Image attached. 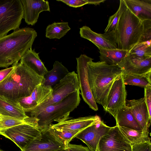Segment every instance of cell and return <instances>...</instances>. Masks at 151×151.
Here are the masks:
<instances>
[{
  "instance_id": "1",
  "label": "cell",
  "mask_w": 151,
  "mask_h": 151,
  "mask_svg": "<svg viewBox=\"0 0 151 151\" xmlns=\"http://www.w3.org/2000/svg\"><path fill=\"white\" fill-rule=\"evenodd\" d=\"M37 36L34 29L24 27L0 37V67L7 68L18 63L32 48Z\"/></svg>"
},
{
  "instance_id": "2",
  "label": "cell",
  "mask_w": 151,
  "mask_h": 151,
  "mask_svg": "<svg viewBox=\"0 0 151 151\" xmlns=\"http://www.w3.org/2000/svg\"><path fill=\"white\" fill-rule=\"evenodd\" d=\"M93 60L88 64L89 85L95 101L104 109L110 89L122 72L118 65H109L104 62H93Z\"/></svg>"
},
{
  "instance_id": "3",
  "label": "cell",
  "mask_w": 151,
  "mask_h": 151,
  "mask_svg": "<svg viewBox=\"0 0 151 151\" xmlns=\"http://www.w3.org/2000/svg\"><path fill=\"white\" fill-rule=\"evenodd\" d=\"M143 29L142 21L126 6L114 31L118 48L129 51L139 43Z\"/></svg>"
},
{
  "instance_id": "4",
  "label": "cell",
  "mask_w": 151,
  "mask_h": 151,
  "mask_svg": "<svg viewBox=\"0 0 151 151\" xmlns=\"http://www.w3.org/2000/svg\"><path fill=\"white\" fill-rule=\"evenodd\" d=\"M80 90H77L61 101L46 107L36 117L38 127L42 131L47 128L54 121L58 123L70 119V113L80 104Z\"/></svg>"
},
{
  "instance_id": "5",
  "label": "cell",
  "mask_w": 151,
  "mask_h": 151,
  "mask_svg": "<svg viewBox=\"0 0 151 151\" xmlns=\"http://www.w3.org/2000/svg\"><path fill=\"white\" fill-rule=\"evenodd\" d=\"M51 96L38 106L33 109H24L29 117H36L47 106L56 104L70 93L79 90L77 75L75 71L70 72L52 88Z\"/></svg>"
},
{
  "instance_id": "6",
  "label": "cell",
  "mask_w": 151,
  "mask_h": 151,
  "mask_svg": "<svg viewBox=\"0 0 151 151\" xmlns=\"http://www.w3.org/2000/svg\"><path fill=\"white\" fill-rule=\"evenodd\" d=\"M13 65L14 68L8 76L15 86L19 99L30 96L35 87L42 83L43 76H40L20 63Z\"/></svg>"
},
{
  "instance_id": "7",
  "label": "cell",
  "mask_w": 151,
  "mask_h": 151,
  "mask_svg": "<svg viewBox=\"0 0 151 151\" xmlns=\"http://www.w3.org/2000/svg\"><path fill=\"white\" fill-rule=\"evenodd\" d=\"M23 15L21 0H0V37L19 29Z\"/></svg>"
},
{
  "instance_id": "8",
  "label": "cell",
  "mask_w": 151,
  "mask_h": 151,
  "mask_svg": "<svg viewBox=\"0 0 151 151\" xmlns=\"http://www.w3.org/2000/svg\"><path fill=\"white\" fill-rule=\"evenodd\" d=\"M0 134L13 141L21 150L40 137L41 131L37 125L25 123L0 130Z\"/></svg>"
},
{
  "instance_id": "9",
  "label": "cell",
  "mask_w": 151,
  "mask_h": 151,
  "mask_svg": "<svg viewBox=\"0 0 151 151\" xmlns=\"http://www.w3.org/2000/svg\"><path fill=\"white\" fill-rule=\"evenodd\" d=\"M77 72L80 94L84 101L89 107L95 111L98 110L96 103L91 93L88 81L87 67L88 62L93 59L85 54L76 58Z\"/></svg>"
},
{
  "instance_id": "10",
  "label": "cell",
  "mask_w": 151,
  "mask_h": 151,
  "mask_svg": "<svg viewBox=\"0 0 151 151\" xmlns=\"http://www.w3.org/2000/svg\"><path fill=\"white\" fill-rule=\"evenodd\" d=\"M131 149L130 142L116 125L101 138L98 145L99 151H126Z\"/></svg>"
},
{
  "instance_id": "11",
  "label": "cell",
  "mask_w": 151,
  "mask_h": 151,
  "mask_svg": "<svg viewBox=\"0 0 151 151\" xmlns=\"http://www.w3.org/2000/svg\"><path fill=\"white\" fill-rule=\"evenodd\" d=\"M122 75L113 83L108 93L104 109L114 118L119 109L126 106L127 92Z\"/></svg>"
},
{
  "instance_id": "12",
  "label": "cell",
  "mask_w": 151,
  "mask_h": 151,
  "mask_svg": "<svg viewBox=\"0 0 151 151\" xmlns=\"http://www.w3.org/2000/svg\"><path fill=\"white\" fill-rule=\"evenodd\" d=\"M111 128L100 119L78 133L75 138L84 143L91 151H97L101 138Z\"/></svg>"
},
{
  "instance_id": "13",
  "label": "cell",
  "mask_w": 151,
  "mask_h": 151,
  "mask_svg": "<svg viewBox=\"0 0 151 151\" xmlns=\"http://www.w3.org/2000/svg\"><path fill=\"white\" fill-rule=\"evenodd\" d=\"M66 146L58 140L47 128L39 137L33 140L21 151H59Z\"/></svg>"
},
{
  "instance_id": "14",
  "label": "cell",
  "mask_w": 151,
  "mask_h": 151,
  "mask_svg": "<svg viewBox=\"0 0 151 151\" xmlns=\"http://www.w3.org/2000/svg\"><path fill=\"white\" fill-rule=\"evenodd\" d=\"M114 31L99 34L84 26L80 28L79 33L81 37L90 41L98 47L114 49L118 48Z\"/></svg>"
},
{
  "instance_id": "15",
  "label": "cell",
  "mask_w": 151,
  "mask_h": 151,
  "mask_svg": "<svg viewBox=\"0 0 151 151\" xmlns=\"http://www.w3.org/2000/svg\"><path fill=\"white\" fill-rule=\"evenodd\" d=\"M117 65L122 75H142L151 72V57L145 60L127 55Z\"/></svg>"
},
{
  "instance_id": "16",
  "label": "cell",
  "mask_w": 151,
  "mask_h": 151,
  "mask_svg": "<svg viewBox=\"0 0 151 151\" xmlns=\"http://www.w3.org/2000/svg\"><path fill=\"white\" fill-rule=\"evenodd\" d=\"M126 106L133 115L142 130H149L151 118L149 116L144 97L138 99H126Z\"/></svg>"
},
{
  "instance_id": "17",
  "label": "cell",
  "mask_w": 151,
  "mask_h": 151,
  "mask_svg": "<svg viewBox=\"0 0 151 151\" xmlns=\"http://www.w3.org/2000/svg\"><path fill=\"white\" fill-rule=\"evenodd\" d=\"M52 90L51 86L40 83L35 87L30 96L18 99L17 103L23 109H33L49 98Z\"/></svg>"
},
{
  "instance_id": "18",
  "label": "cell",
  "mask_w": 151,
  "mask_h": 151,
  "mask_svg": "<svg viewBox=\"0 0 151 151\" xmlns=\"http://www.w3.org/2000/svg\"><path fill=\"white\" fill-rule=\"evenodd\" d=\"M23 9V18L28 25H33L37 22L40 14L50 12L49 2L44 0H21Z\"/></svg>"
},
{
  "instance_id": "19",
  "label": "cell",
  "mask_w": 151,
  "mask_h": 151,
  "mask_svg": "<svg viewBox=\"0 0 151 151\" xmlns=\"http://www.w3.org/2000/svg\"><path fill=\"white\" fill-rule=\"evenodd\" d=\"M100 119V117L97 115L89 116L69 119L56 124H52L50 126L64 130L80 132Z\"/></svg>"
},
{
  "instance_id": "20",
  "label": "cell",
  "mask_w": 151,
  "mask_h": 151,
  "mask_svg": "<svg viewBox=\"0 0 151 151\" xmlns=\"http://www.w3.org/2000/svg\"><path fill=\"white\" fill-rule=\"evenodd\" d=\"M39 53L31 48L21 58L20 63L40 76H43L48 70L40 59Z\"/></svg>"
},
{
  "instance_id": "21",
  "label": "cell",
  "mask_w": 151,
  "mask_h": 151,
  "mask_svg": "<svg viewBox=\"0 0 151 151\" xmlns=\"http://www.w3.org/2000/svg\"><path fill=\"white\" fill-rule=\"evenodd\" d=\"M127 7L142 21L151 20V0H124Z\"/></svg>"
},
{
  "instance_id": "22",
  "label": "cell",
  "mask_w": 151,
  "mask_h": 151,
  "mask_svg": "<svg viewBox=\"0 0 151 151\" xmlns=\"http://www.w3.org/2000/svg\"><path fill=\"white\" fill-rule=\"evenodd\" d=\"M0 114L23 121L28 116L18 103L1 96Z\"/></svg>"
},
{
  "instance_id": "23",
  "label": "cell",
  "mask_w": 151,
  "mask_h": 151,
  "mask_svg": "<svg viewBox=\"0 0 151 151\" xmlns=\"http://www.w3.org/2000/svg\"><path fill=\"white\" fill-rule=\"evenodd\" d=\"M69 73L67 68L61 63L55 61L52 69L48 71L43 76L44 80L42 83L53 88Z\"/></svg>"
},
{
  "instance_id": "24",
  "label": "cell",
  "mask_w": 151,
  "mask_h": 151,
  "mask_svg": "<svg viewBox=\"0 0 151 151\" xmlns=\"http://www.w3.org/2000/svg\"><path fill=\"white\" fill-rule=\"evenodd\" d=\"M100 55L101 62H104L107 64L117 65L128 54V51L118 48L114 49H106L98 47Z\"/></svg>"
},
{
  "instance_id": "25",
  "label": "cell",
  "mask_w": 151,
  "mask_h": 151,
  "mask_svg": "<svg viewBox=\"0 0 151 151\" xmlns=\"http://www.w3.org/2000/svg\"><path fill=\"white\" fill-rule=\"evenodd\" d=\"M115 119L116 125L136 130H142L133 115L126 106L119 109Z\"/></svg>"
},
{
  "instance_id": "26",
  "label": "cell",
  "mask_w": 151,
  "mask_h": 151,
  "mask_svg": "<svg viewBox=\"0 0 151 151\" xmlns=\"http://www.w3.org/2000/svg\"><path fill=\"white\" fill-rule=\"evenodd\" d=\"M124 137L130 142L132 146L134 145L150 142L149 130H138L118 126Z\"/></svg>"
},
{
  "instance_id": "27",
  "label": "cell",
  "mask_w": 151,
  "mask_h": 151,
  "mask_svg": "<svg viewBox=\"0 0 151 151\" xmlns=\"http://www.w3.org/2000/svg\"><path fill=\"white\" fill-rule=\"evenodd\" d=\"M70 29L68 22H54L47 27L45 37L50 39H59L65 35Z\"/></svg>"
},
{
  "instance_id": "28",
  "label": "cell",
  "mask_w": 151,
  "mask_h": 151,
  "mask_svg": "<svg viewBox=\"0 0 151 151\" xmlns=\"http://www.w3.org/2000/svg\"><path fill=\"white\" fill-rule=\"evenodd\" d=\"M0 96L17 103V91L13 81L8 75L0 82Z\"/></svg>"
},
{
  "instance_id": "29",
  "label": "cell",
  "mask_w": 151,
  "mask_h": 151,
  "mask_svg": "<svg viewBox=\"0 0 151 151\" xmlns=\"http://www.w3.org/2000/svg\"><path fill=\"white\" fill-rule=\"evenodd\" d=\"M151 73L144 75H122L125 85H129L145 88L151 87Z\"/></svg>"
},
{
  "instance_id": "30",
  "label": "cell",
  "mask_w": 151,
  "mask_h": 151,
  "mask_svg": "<svg viewBox=\"0 0 151 151\" xmlns=\"http://www.w3.org/2000/svg\"><path fill=\"white\" fill-rule=\"evenodd\" d=\"M127 55L142 60L151 57V41L138 43L129 51Z\"/></svg>"
},
{
  "instance_id": "31",
  "label": "cell",
  "mask_w": 151,
  "mask_h": 151,
  "mask_svg": "<svg viewBox=\"0 0 151 151\" xmlns=\"http://www.w3.org/2000/svg\"><path fill=\"white\" fill-rule=\"evenodd\" d=\"M47 129L58 140L66 146L73 139L75 138L76 134L80 132L59 129L50 126Z\"/></svg>"
},
{
  "instance_id": "32",
  "label": "cell",
  "mask_w": 151,
  "mask_h": 151,
  "mask_svg": "<svg viewBox=\"0 0 151 151\" xmlns=\"http://www.w3.org/2000/svg\"><path fill=\"white\" fill-rule=\"evenodd\" d=\"M126 7L124 0H120L119 8L116 12L109 17L107 25L104 30V33L115 31L119 18Z\"/></svg>"
},
{
  "instance_id": "33",
  "label": "cell",
  "mask_w": 151,
  "mask_h": 151,
  "mask_svg": "<svg viewBox=\"0 0 151 151\" xmlns=\"http://www.w3.org/2000/svg\"><path fill=\"white\" fill-rule=\"evenodd\" d=\"M25 123L23 120L0 114V130Z\"/></svg>"
},
{
  "instance_id": "34",
  "label": "cell",
  "mask_w": 151,
  "mask_h": 151,
  "mask_svg": "<svg viewBox=\"0 0 151 151\" xmlns=\"http://www.w3.org/2000/svg\"><path fill=\"white\" fill-rule=\"evenodd\" d=\"M143 29L139 43L151 41V20L142 21Z\"/></svg>"
},
{
  "instance_id": "35",
  "label": "cell",
  "mask_w": 151,
  "mask_h": 151,
  "mask_svg": "<svg viewBox=\"0 0 151 151\" xmlns=\"http://www.w3.org/2000/svg\"><path fill=\"white\" fill-rule=\"evenodd\" d=\"M73 8H78L88 4L87 0H57Z\"/></svg>"
},
{
  "instance_id": "36",
  "label": "cell",
  "mask_w": 151,
  "mask_h": 151,
  "mask_svg": "<svg viewBox=\"0 0 151 151\" xmlns=\"http://www.w3.org/2000/svg\"><path fill=\"white\" fill-rule=\"evenodd\" d=\"M144 88V99L149 116L151 118V87Z\"/></svg>"
},
{
  "instance_id": "37",
  "label": "cell",
  "mask_w": 151,
  "mask_h": 151,
  "mask_svg": "<svg viewBox=\"0 0 151 151\" xmlns=\"http://www.w3.org/2000/svg\"><path fill=\"white\" fill-rule=\"evenodd\" d=\"M132 151H151V142L136 144L132 146Z\"/></svg>"
},
{
  "instance_id": "38",
  "label": "cell",
  "mask_w": 151,
  "mask_h": 151,
  "mask_svg": "<svg viewBox=\"0 0 151 151\" xmlns=\"http://www.w3.org/2000/svg\"><path fill=\"white\" fill-rule=\"evenodd\" d=\"M59 151H90L88 147L82 145L69 144L64 149Z\"/></svg>"
},
{
  "instance_id": "39",
  "label": "cell",
  "mask_w": 151,
  "mask_h": 151,
  "mask_svg": "<svg viewBox=\"0 0 151 151\" xmlns=\"http://www.w3.org/2000/svg\"><path fill=\"white\" fill-rule=\"evenodd\" d=\"M14 68V66L13 65L12 67L0 70V82L7 76Z\"/></svg>"
},
{
  "instance_id": "40",
  "label": "cell",
  "mask_w": 151,
  "mask_h": 151,
  "mask_svg": "<svg viewBox=\"0 0 151 151\" xmlns=\"http://www.w3.org/2000/svg\"><path fill=\"white\" fill-rule=\"evenodd\" d=\"M88 4H92L95 5H99L101 3L104 2L105 0H87Z\"/></svg>"
},
{
  "instance_id": "41",
  "label": "cell",
  "mask_w": 151,
  "mask_h": 151,
  "mask_svg": "<svg viewBox=\"0 0 151 151\" xmlns=\"http://www.w3.org/2000/svg\"><path fill=\"white\" fill-rule=\"evenodd\" d=\"M126 151H132V149L126 150Z\"/></svg>"
},
{
  "instance_id": "42",
  "label": "cell",
  "mask_w": 151,
  "mask_h": 151,
  "mask_svg": "<svg viewBox=\"0 0 151 151\" xmlns=\"http://www.w3.org/2000/svg\"><path fill=\"white\" fill-rule=\"evenodd\" d=\"M0 151H4V150H2L1 149H0Z\"/></svg>"
},
{
  "instance_id": "43",
  "label": "cell",
  "mask_w": 151,
  "mask_h": 151,
  "mask_svg": "<svg viewBox=\"0 0 151 151\" xmlns=\"http://www.w3.org/2000/svg\"><path fill=\"white\" fill-rule=\"evenodd\" d=\"M97 151H99V150H98V149H97Z\"/></svg>"
}]
</instances>
